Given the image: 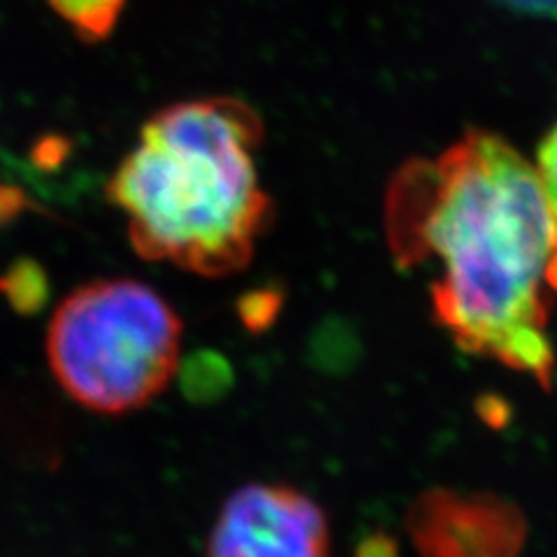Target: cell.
<instances>
[{"label": "cell", "mask_w": 557, "mask_h": 557, "mask_svg": "<svg viewBox=\"0 0 557 557\" xmlns=\"http://www.w3.org/2000/svg\"><path fill=\"white\" fill-rule=\"evenodd\" d=\"M391 247L434 270V317L467 354L550 386L557 225L536 170L497 135L469 133L397 174Z\"/></svg>", "instance_id": "1"}, {"label": "cell", "mask_w": 557, "mask_h": 557, "mask_svg": "<svg viewBox=\"0 0 557 557\" xmlns=\"http://www.w3.org/2000/svg\"><path fill=\"white\" fill-rule=\"evenodd\" d=\"M260 137L256 110L231 96L156 112L108 184L133 249L207 278L247 268L272 212L253 159Z\"/></svg>", "instance_id": "2"}, {"label": "cell", "mask_w": 557, "mask_h": 557, "mask_svg": "<svg viewBox=\"0 0 557 557\" xmlns=\"http://www.w3.org/2000/svg\"><path fill=\"white\" fill-rule=\"evenodd\" d=\"M47 5L77 33V38L98 42L110 38L126 0H47Z\"/></svg>", "instance_id": "6"}, {"label": "cell", "mask_w": 557, "mask_h": 557, "mask_svg": "<svg viewBox=\"0 0 557 557\" xmlns=\"http://www.w3.org/2000/svg\"><path fill=\"white\" fill-rule=\"evenodd\" d=\"M409 530L421 557H518L525 520L491 495L430 493L413 504Z\"/></svg>", "instance_id": "5"}, {"label": "cell", "mask_w": 557, "mask_h": 557, "mask_svg": "<svg viewBox=\"0 0 557 557\" xmlns=\"http://www.w3.org/2000/svg\"><path fill=\"white\" fill-rule=\"evenodd\" d=\"M536 174H539V182H542L544 196L548 200V207H550L555 225H557V124L544 137L542 147H539Z\"/></svg>", "instance_id": "7"}, {"label": "cell", "mask_w": 557, "mask_h": 557, "mask_svg": "<svg viewBox=\"0 0 557 557\" xmlns=\"http://www.w3.org/2000/svg\"><path fill=\"white\" fill-rule=\"evenodd\" d=\"M502 8H509L520 14L532 16H548V20H557V0H495Z\"/></svg>", "instance_id": "8"}, {"label": "cell", "mask_w": 557, "mask_h": 557, "mask_svg": "<svg viewBox=\"0 0 557 557\" xmlns=\"http://www.w3.org/2000/svg\"><path fill=\"white\" fill-rule=\"evenodd\" d=\"M207 557H330L327 518L290 485H242L223 504Z\"/></svg>", "instance_id": "4"}, {"label": "cell", "mask_w": 557, "mask_h": 557, "mask_svg": "<svg viewBox=\"0 0 557 557\" xmlns=\"http://www.w3.org/2000/svg\"><path fill=\"white\" fill-rule=\"evenodd\" d=\"M182 321L159 290L98 278L73 290L47 327V360L84 409L121 416L151 405L180 370Z\"/></svg>", "instance_id": "3"}]
</instances>
